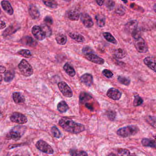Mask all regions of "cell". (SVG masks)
Returning <instances> with one entry per match:
<instances>
[{
    "mask_svg": "<svg viewBox=\"0 0 156 156\" xmlns=\"http://www.w3.org/2000/svg\"><path fill=\"white\" fill-rule=\"evenodd\" d=\"M59 124L65 130L72 134H78L85 130V127L83 124L76 123L67 118H61Z\"/></svg>",
    "mask_w": 156,
    "mask_h": 156,
    "instance_id": "1",
    "label": "cell"
},
{
    "mask_svg": "<svg viewBox=\"0 0 156 156\" xmlns=\"http://www.w3.org/2000/svg\"><path fill=\"white\" fill-rule=\"evenodd\" d=\"M82 52L86 59L90 62L98 65H103L105 63V60L95 54L91 47L85 46L82 49Z\"/></svg>",
    "mask_w": 156,
    "mask_h": 156,
    "instance_id": "2",
    "label": "cell"
},
{
    "mask_svg": "<svg viewBox=\"0 0 156 156\" xmlns=\"http://www.w3.org/2000/svg\"><path fill=\"white\" fill-rule=\"evenodd\" d=\"M139 129L137 126L130 125L119 129L117 134L122 137H128L136 135L138 132Z\"/></svg>",
    "mask_w": 156,
    "mask_h": 156,
    "instance_id": "3",
    "label": "cell"
},
{
    "mask_svg": "<svg viewBox=\"0 0 156 156\" xmlns=\"http://www.w3.org/2000/svg\"><path fill=\"white\" fill-rule=\"evenodd\" d=\"M18 66L21 73L24 76H30L33 74V69L26 60H22Z\"/></svg>",
    "mask_w": 156,
    "mask_h": 156,
    "instance_id": "4",
    "label": "cell"
},
{
    "mask_svg": "<svg viewBox=\"0 0 156 156\" xmlns=\"http://www.w3.org/2000/svg\"><path fill=\"white\" fill-rule=\"evenodd\" d=\"M134 44L136 50L138 52L145 53L148 51L147 45L142 37H140L135 40Z\"/></svg>",
    "mask_w": 156,
    "mask_h": 156,
    "instance_id": "5",
    "label": "cell"
},
{
    "mask_svg": "<svg viewBox=\"0 0 156 156\" xmlns=\"http://www.w3.org/2000/svg\"><path fill=\"white\" fill-rule=\"evenodd\" d=\"M36 147L38 149L44 153L49 154H52L54 153V150L52 147L44 140H39L36 143Z\"/></svg>",
    "mask_w": 156,
    "mask_h": 156,
    "instance_id": "6",
    "label": "cell"
},
{
    "mask_svg": "<svg viewBox=\"0 0 156 156\" xmlns=\"http://www.w3.org/2000/svg\"><path fill=\"white\" fill-rule=\"evenodd\" d=\"M58 86L61 93L65 97L67 98L72 97L73 95V91L66 82H60L58 83Z\"/></svg>",
    "mask_w": 156,
    "mask_h": 156,
    "instance_id": "7",
    "label": "cell"
},
{
    "mask_svg": "<svg viewBox=\"0 0 156 156\" xmlns=\"http://www.w3.org/2000/svg\"><path fill=\"white\" fill-rule=\"evenodd\" d=\"M10 119L12 122L19 124H24L28 122L27 118L23 114L19 112H14L10 116Z\"/></svg>",
    "mask_w": 156,
    "mask_h": 156,
    "instance_id": "8",
    "label": "cell"
},
{
    "mask_svg": "<svg viewBox=\"0 0 156 156\" xmlns=\"http://www.w3.org/2000/svg\"><path fill=\"white\" fill-rule=\"evenodd\" d=\"M80 18L81 22L86 28L90 29L94 26V21L91 16L88 13H81Z\"/></svg>",
    "mask_w": 156,
    "mask_h": 156,
    "instance_id": "9",
    "label": "cell"
},
{
    "mask_svg": "<svg viewBox=\"0 0 156 156\" xmlns=\"http://www.w3.org/2000/svg\"><path fill=\"white\" fill-rule=\"evenodd\" d=\"M20 126H17L11 129L9 133L8 134V138L14 140H18L20 139L21 137V131L20 129L22 128Z\"/></svg>",
    "mask_w": 156,
    "mask_h": 156,
    "instance_id": "10",
    "label": "cell"
},
{
    "mask_svg": "<svg viewBox=\"0 0 156 156\" xmlns=\"http://www.w3.org/2000/svg\"><path fill=\"white\" fill-rule=\"evenodd\" d=\"M32 33L35 38L39 41H43L46 38V36L41 28V26L37 25L34 26L32 29Z\"/></svg>",
    "mask_w": 156,
    "mask_h": 156,
    "instance_id": "11",
    "label": "cell"
},
{
    "mask_svg": "<svg viewBox=\"0 0 156 156\" xmlns=\"http://www.w3.org/2000/svg\"><path fill=\"white\" fill-rule=\"evenodd\" d=\"M107 96L111 99L116 101L120 99L122 96V93L118 89L112 87L108 90Z\"/></svg>",
    "mask_w": 156,
    "mask_h": 156,
    "instance_id": "12",
    "label": "cell"
},
{
    "mask_svg": "<svg viewBox=\"0 0 156 156\" xmlns=\"http://www.w3.org/2000/svg\"><path fill=\"white\" fill-rule=\"evenodd\" d=\"M143 62L148 67L154 71V73H156V61L155 57L153 56H147L144 59Z\"/></svg>",
    "mask_w": 156,
    "mask_h": 156,
    "instance_id": "13",
    "label": "cell"
},
{
    "mask_svg": "<svg viewBox=\"0 0 156 156\" xmlns=\"http://www.w3.org/2000/svg\"><path fill=\"white\" fill-rule=\"evenodd\" d=\"M21 43L22 44L30 47H36L38 45V43L31 36H24L20 40Z\"/></svg>",
    "mask_w": 156,
    "mask_h": 156,
    "instance_id": "14",
    "label": "cell"
},
{
    "mask_svg": "<svg viewBox=\"0 0 156 156\" xmlns=\"http://www.w3.org/2000/svg\"><path fill=\"white\" fill-rule=\"evenodd\" d=\"M80 81L86 86L90 87L93 84L94 78L91 74L85 73L81 76Z\"/></svg>",
    "mask_w": 156,
    "mask_h": 156,
    "instance_id": "15",
    "label": "cell"
},
{
    "mask_svg": "<svg viewBox=\"0 0 156 156\" xmlns=\"http://www.w3.org/2000/svg\"><path fill=\"white\" fill-rule=\"evenodd\" d=\"M20 29V27L18 25L16 24H12L9 26L4 32H3V37L5 38L10 37L12 34L16 32L18 30Z\"/></svg>",
    "mask_w": 156,
    "mask_h": 156,
    "instance_id": "16",
    "label": "cell"
},
{
    "mask_svg": "<svg viewBox=\"0 0 156 156\" xmlns=\"http://www.w3.org/2000/svg\"><path fill=\"white\" fill-rule=\"evenodd\" d=\"M138 22L136 20H132L128 22L127 23H126L125 25V28L127 31L129 33H132L134 31L137 29Z\"/></svg>",
    "mask_w": 156,
    "mask_h": 156,
    "instance_id": "17",
    "label": "cell"
},
{
    "mask_svg": "<svg viewBox=\"0 0 156 156\" xmlns=\"http://www.w3.org/2000/svg\"><path fill=\"white\" fill-rule=\"evenodd\" d=\"M80 14L76 10H70L66 12V16L70 20L73 21H78L80 18Z\"/></svg>",
    "mask_w": 156,
    "mask_h": 156,
    "instance_id": "18",
    "label": "cell"
},
{
    "mask_svg": "<svg viewBox=\"0 0 156 156\" xmlns=\"http://www.w3.org/2000/svg\"><path fill=\"white\" fill-rule=\"evenodd\" d=\"M29 11L30 16L33 19L36 20L39 19L40 16V12L36 6L33 4L30 5Z\"/></svg>",
    "mask_w": 156,
    "mask_h": 156,
    "instance_id": "19",
    "label": "cell"
},
{
    "mask_svg": "<svg viewBox=\"0 0 156 156\" xmlns=\"http://www.w3.org/2000/svg\"><path fill=\"white\" fill-rule=\"evenodd\" d=\"M1 5L3 10L9 15H12L13 14L14 11H13V9L9 1H2Z\"/></svg>",
    "mask_w": 156,
    "mask_h": 156,
    "instance_id": "20",
    "label": "cell"
},
{
    "mask_svg": "<svg viewBox=\"0 0 156 156\" xmlns=\"http://www.w3.org/2000/svg\"><path fill=\"white\" fill-rule=\"evenodd\" d=\"M63 69L66 73L71 77H74L76 75V73L74 68L68 63H66L64 65Z\"/></svg>",
    "mask_w": 156,
    "mask_h": 156,
    "instance_id": "21",
    "label": "cell"
},
{
    "mask_svg": "<svg viewBox=\"0 0 156 156\" xmlns=\"http://www.w3.org/2000/svg\"><path fill=\"white\" fill-rule=\"evenodd\" d=\"M12 98L15 103L17 104H23L25 101V98L21 94L15 92L12 94Z\"/></svg>",
    "mask_w": 156,
    "mask_h": 156,
    "instance_id": "22",
    "label": "cell"
},
{
    "mask_svg": "<svg viewBox=\"0 0 156 156\" xmlns=\"http://www.w3.org/2000/svg\"><path fill=\"white\" fill-rule=\"evenodd\" d=\"M95 20L98 26L100 28H103L105 25L106 19L104 15L101 14H98L96 15Z\"/></svg>",
    "mask_w": 156,
    "mask_h": 156,
    "instance_id": "23",
    "label": "cell"
},
{
    "mask_svg": "<svg viewBox=\"0 0 156 156\" xmlns=\"http://www.w3.org/2000/svg\"><path fill=\"white\" fill-rule=\"evenodd\" d=\"M68 35L71 39L77 42L83 43L84 42V37L80 34L77 33H70Z\"/></svg>",
    "mask_w": 156,
    "mask_h": 156,
    "instance_id": "24",
    "label": "cell"
},
{
    "mask_svg": "<svg viewBox=\"0 0 156 156\" xmlns=\"http://www.w3.org/2000/svg\"><path fill=\"white\" fill-rule=\"evenodd\" d=\"M93 97L89 94L85 92H81L79 95V101L82 104H85L87 101H89Z\"/></svg>",
    "mask_w": 156,
    "mask_h": 156,
    "instance_id": "25",
    "label": "cell"
},
{
    "mask_svg": "<svg viewBox=\"0 0 156 156\" xmlns=\"http://www.w3.org/2000/svg\"><path fill=\"white\" fill-rule=\"evenodd\" d=\"M141 144L144 147H150L155 148L156 147V141L154 140L148 138H143L141 140Z\"/></svg>",
    "mask_w": 156,
    "mask_h": 156,
    "instance_id": "26",
    "label": "cell"
},
{
    "mask_svg": "<svg viewBox=\"0 0 156 156\" xmlns=\"http://www.w3.org/2000/svg\"><path fill=\"white\" fill-rule=\"evenodd\" d=\"M56 42L60 45H64L67 42V39L66 35L63 34H59L55 37Z\"/></svg>",
    "mask_w": 156,
    "mask_h": 156,
    "instance_id": "27",
    "label": "cell"
},
{
    "mask_svg": "<svg viewBox=\"0 0 156 156\" xmlns=\"http://www.w3.org/2000/svg\"><path fill=\"white\" fill-rule=\"evenodd\" d=\"M57 109L61 113H66L69 109V106L65 101H62L57 105Z\"/></svg>",
    "mask_w": 156,
    "mask_h": 156,
    "instance_id": "28",
    "label": "cell"
},
{
    "mask_svg": "<svg viewBox=\"0 0 156 156\" xmlns=\"http://www.w3.org/2000/svg\"><path fill=\"white\" fill-rule=\"evenodd\" d=\"M114 54L116 58L117 59H122L126 56L127 53L124 49L118 48L115 50Z\"/></svg>",
    "mask_w": 156,
    "mask_h": 156,
    "instance_id": "29",
    "label": "cell"
},
{
    "mask_svg": "<svg viewBox=\"0 0 156 156\" xmlns=\"http://www.w3.org/2000/svg\"><path fill=\"white\" fill-rule=\"evenodd\" d=\"M103 35L104 38L108 42L115 44H117L116 40L110 33L107 32L103 33Z\"/></svg>",
    "mask_w": 156,
    "mask_h": 156,
    "instance_id": "30",
    "label": "cell"
},
{
    "mask_svg": "<svg viewBox=\"0 0 156 156\" xmlns=\"http://www.w3.org/2000/svg\"><path fill=\"white\" fill-rule=\"evenodd\" d=\"M117 156H136L135 154L130 153L126 149L119 148L118 150Z\"/></svg>",
    "mask_w": 156,
    "mask_h": 156,
    "instance_id": "31",
    "label": "cell"
},
{
    "mask_svg": "<svg viewBox=\"0 0 156 156\" xmlns=\"http://www.w3.org/2000/svg\"><path fill=\"white\" fill-rule=\"evenodd\" d=\"M15 76V73L13 71L10 70L8 71L5 74L4 76V81L7 83L11 82Z\"/></svg>",
    "mask_w": 156,
    "mask_h": 156,
    "instance_id": "32",
    "label": "cell"
},
{
    "mask_svg": "<svg viewBox=\"0 0 156 156\" xmlns=\"http://www.w3.org/2000/svg\"><path fill=\"white\" fill-rule=\"evenodd\" d=\"M44 33L45 34L46 37H50L52 35V32L51 29L50 28V26L46 25V24H42L41 26Z\"/></svg>",
    "mask_w": 156,
    "mask_h": 156,
    "instance_id": "33",
    "label": "cell"
},
{
    "mask_svg": "<svg viewBox=\"0 0 156 156\" xmlns=\"http://www.w3.org/2000/svg\"><path fill=\"white\" fill-rule=\"evenodd\" d=\"M117 80L119 83L124 85L129 86L130 83V79L125 76H119L118 77Z\"/></svg>",
    "mask_w": 156,
    "mask_h": 156,
    "instance_id": "34",
    "label": "cell"
},
{
    "mask_svg": "<svg viewBox=\"0 0 156 156\" xmlns=\"http://www.w3.org/2000/svg\"><path fill=\"white\" fill-rule=\"evenodd\" d=\"M70 153L71 156H88L87 153L84 151L71 150Z\"/></svg>",
    "mask_w": 156,
    "mask_h": 156,
    "instance_id": "35",
    "label": "cell"
},
{
    "mask_svg": "<svg viewBox=\"0 0 156 156\" xmlns=\"http://www.w3.org/2000/svg\"><path fill=\"white\" fill-rule=\"evenodd\" d=\"M143 103V100L139 95H136L134 96V101H133V105L134 106H139L141 105Z\"/></svg>",
    "mask_w": 156,
    "mask_h": 156,
    "instance_id": "36",
    "label": "cell"
},
{
    "mask_svg": "<svg viewBox=\"0 0 156 156\" xmlns=\"http://www.w3.org/2000/svg\"><path fill=\"white\" fill-rule=\"evenodd\" d=\"M18 53L25 58H30L32 55L30 51L28 50H25V49L20 50L18 51Z\"/></svg>",
    "mask_w": 156,
    "mask_h": 156,
    "instance_id": "37",
    "label": "cell"
},
{
    "mask_svg": "<svg viewBox=\"0 0 156 156\" xmlns=\"http://www.w3.org/2000/svg\"><path fill=\"white\" fill-rule=\"evenodd\" d=\"M51 131L52 134L55 137L59 138L61 136L62 133L60 132V130L57 127L55 126H53L51 128Z\"/></svg>",
    "mask_w": 156,
    "mask_h": 156,
    "instance_id": "38",
    "label": "cell"
},
{
    "mask_svg": "<svg viewBox=\"0 0 156 156\" xmlns=\"http://www.w3.org/2000/svg\"><path fill=\"white\" fill-rule=\"evenodd\" d=\"M126 9L125 7L122 5H119L115 9V12L120 16H123L125 14Z\"/></svg>",
    "mask_w": 156,
    "mask_h": 156,
    "instance_id": "39",
    "label": "cell"
},
{
    "mask_svg": "<svg viewBox=\"0 0 156 156\" xmlns=\"http://www.w3.org/2000/svg\"><path fill=\"white\" fill-rule=\"evenodd\" d=\"M44 3L47 7L52 9H56L58 6V4L55 1H43Z\"/></svg>",
    "mask_w": 156,
    "mask_h": 156,
    "instance_id": "40",
    "label": "cell"
},
{
    "mask_svg": "<svg viewBox=\"0 0 156 156\" xmlns=\"http://www.w3.org/2000/svg\"><path fill=\"white\" fill-rule=\"evenodd\" d=\"M105 6L108 11H112L115 6V3L112 1H107L105 3Z\"/></svg>",
    "mask_w": 156,
    "mask_h": 156,
    "instance_id": "41",
    "label": "cell"
},
{
    "mask_svg": "<svg viewBox=\"0 0 156 156\" xmlns=\"http://www.w3.org/2000/svg\"><path fill=\"white\" fill-rule=\"evenodd\" d=\"M102 74L105 77L107 78H111L114 76V74H113L112 72H111L110 70H108V69H104L102 71Z\"/></svg>",
    "mask_w": 156,
    "mask_h": 156,
    "instance_id": "42",
    "label": "cell"
},
{
    "mask_svg": "<svg viewBox=\"0 0 156 156\" xmlns=\"http://www.w3.org/2000/svg\"><path fill=\"white\" fill-rule=\"evenodd\" d=\"M44 23H45V24L49 26V25H52V24H53V22L52 18L49 16H46V17L44 18Z\"/></svg>",
    "mask_w": 156,
    "mask_h": 156,
    "instance_id": "43",
    "label": "cell"
},
{
    "mask_svg": "<svg viewBox=\"0 0 156 156\" xmlns=\"http://www.w3.org/2000/svg\"><path fill=\"white\" fill-rule=\"evenodd\" d=\"M107 116L108 119L111 121L115 120V118L116 114L115 112L113 111H109L107 113Z\"/></svg>",
    "mask_w": 156,
    "mask_h": 156,
    "instance_id": "44",
    "label": "cell"
},
{
    "mask_svg": "<svg viewBox=\"0 0 156 156\" xmlns=\"http://www.w3.org/2000/svg\"><path fill=\"white\" fill-rule=\"evenodd\" d=\"M85 105L86 107L88 108V109H89L90 111H94V107H93V105H91V104L86 103V104H85Z\"/></svg>",
    "mask_w": 156,
    "mask_h": 156,
    "instance_id": "45",
    "label": "cell"
},
{
    "mask_svg": "<svg viewBox=\"0 0 156 156\" xmlns=\"http://www.w3.org/2000/svg\"><path fill=\"white\" fill-rule=\"evenodd\" d=\"M6 27V24L3 21L0 20V30L4 29Z\"/></svg>",
    "mask_w": 156,
    "mask_h": 156,
    "instance_id": "46",
    "label": "cell"
},
{
    "mask_svg": "<svg viewBox=\"0 0 156 156\" xmlns=\"http://www.w3.org/2000/svg\"><path fill=\"white\" fill-rule=\"evenodd\" d=\"M6 71V67L3 66H0V73H4Z\"/></svg>",
    "mask_w": 156,
    "mask_h": 156,
    "instance_id": "47",
    "label": "cell"
},
{
    "mask_svg": "<svg viewBox=\"0 0 156 156\" xmlns=\"http://www.w3.org/2000/svg\"><path fill=\"white\" fill-rule=\"evenodd\" d=\"M97 3L99 5V6H103L105 1H96Z\"/></svg>",
    "mask_w": 156,
    "mask_h": 156,
    "instance_id": "48",
    "label": "cell"
},
{
    "mask_svg": "<svg viewBox=\"0 0 156 156\" xmlns=\"http://www.w3.org/2000/svg\"><path fill=\"white\" fill-rule=\"evenodd\" d=\"M107 156H117L116 154H114L113 153H111L110 154H108Z\"/></svg>",
    "mask_w": 156,
    "mask_h": 156,
    "instance_id": "49",
    "label": "cell"
},
{
    "mask_svg": "<svg viewBox=\"0 0 156 156\" xmlns=\"http://www.w3.org/2000/svg\"><path fill=\"white\" fill-rule=\"evenodd\" d=\"M2 76L0 74V84H1L2 82Z\"/></svg>",
    "mask_w": 156,
    "mask_h": 156,
    "instance_id": "50",
    "label": "cell"
},
{
    "mask_svg": "<svg viewBox=\"0 0 156 156\" xmlns=\"http://www.w3.org/2000/svg\"><path fill=\"white\" fill-rule=\"evenodd\" d=\"M155 9H156V4H155L154 6V12H156V10H155Z\"/></svg>",
    "mask_w": 156,
    "mask_h": 156,
    "instance_id": "51",
    "label": "cell"
},
{
    "mask_svg": "<svg viewBox=\"0 0 156 156\" xmlns=\"http://www.w3.org/2000/svg\"><path fill=\"white\" fill-rule=\"evenodd\" d=\"M2 115V112L1 111V109H0V116Z\"/></svg>",
    "mask_w": 156,
    "mask_h": 156,
    "instance_id": "52",
    "label": "cell"
},
{
    "mask_svg": "<svg viewBox=\"0 0 156 156\" xmlns=\"http://www.w3.org/2000/svg\"><path fill=\"white\" fill-rule=\"evenodd\" d=\"M21 156V155H14V156Z\"/></svg>",
    "mask_w": 156,
    "mask_h": 156,
    "instance_id": "53",
    "label": "cell"
},
{
    "mask_svg": "<svg viewBox=\"0 0 156 156\" xmlns=\"http://www.w3.org/2000/svg\"><path fill=\"white\" fill-rule=\"evenodd\" d=\"M123 2H126V3H127V1H126V2H125V1H123Z\"/></svg>",
    "mask_w": 156,
    "mask_h": 156,
    "instance_id": "54",
    "label": "cell"
},
{
    "mask_svg": "<svg viewBox=\"0 0 156 156\" xmlns=\"http://www.w3.org/2000/svg\"><path fill=\"white\" fill-rule=\"evenodd\" d=\"M1 13V9H0V14Z\"/></svg>",
    "mask_w": 156,
    "mask_h": 156,
    "instance_id": "55",
    "label": "cell"
}]
</instances>
